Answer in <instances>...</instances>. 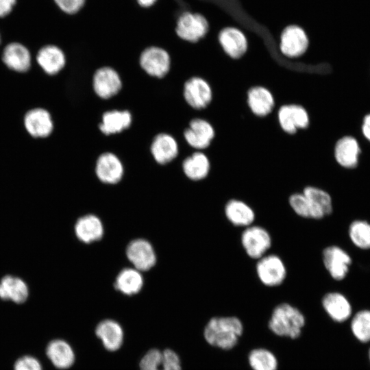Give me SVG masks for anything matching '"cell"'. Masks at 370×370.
<instances>
[{
  "mask_svg": "<svg viewBox=\"0 0 370 370\" xmlns=\"http://www.w3.org/2000/svg\"><path fill=\"white\" fill-rule=\"evenodd\" d=\"M278 119L282 130L288 134H295L299 129H306L310 124L306 110L297 104L284 105L278 112Z\"/></svg>",
  "mask_w": 370,
  "mask_h": 370,
  "instance_id": "obj_13",
  "label": "cell"
},
{
  "mask_svg": "<svg viewBox=\"0 0 370 370\" xmlns=\"http://www.w3.org/2000/svg\"><path fill=\"white\" fill-rule=\"evenodd\" d=\"M288 203L291 208L298 216L310 219L307 199L303 193H295L291 195L288 198Z\"/></svg>",
  "mask_w": 370,
  "mask_h": 370,
  "instance_id": "obj_35",
  "label": "cell"
},
{
  "mask_svg": "<svg viewBox=\"0 0 370 370\" xmlns=\"http://www.w3.org/2000/svg\"><path fill=\"white\" fill-rule=\"evenodd\" d=\"M1 60L8 69L20 74L27 73L32 66L30 51L18 42L8 43L4 47Z\"/></svg>",
  "mask_w": 370,
  "mask_h": 370,
  "instance_id": "obj_15",
  "label": "cell"
},
{
  "mask_svg": "<svg viewBox=\"0 0 370 370\" xmlns=\"http://www.w3.org/2000/svg\"><path fill=\"white\" fill-rule=\"evenodd\" d=\"M305 323V317L298 308L281 302L273 308L268 327L278 336L296 339L301 335Z\"/></svg>",
  "mask_w": 370,
  "mask_h": 370,
  "instance_id": "obj_2",
  "label": "cell"
},
{
  "mask_svg": "<svg viewBox=\"0 0 370 370\" xmlns=\"http://www.w3.org/2000/svg\"><path fill=\"white\" fill-rule=\"evenodd\" d=\"M361 138L370 144V112L365 114L360 126Z\"/></svg>",
  "mask_w": 370,
  "mask_h": 370,
  "instance_id": "obj_39",
  "label": "cell"
},
{
  "mask_svg": "<svg viewBox=\"0 0 370 370\" xmlns=\"http://www.w3.org/2000/svg\"><path fill=\"white\" fill-rule=\"evenodd\" d=\"M249 367L252 370H277L278 360L270 350L263 347L251 349L247 356Z\"/></svg>",
  "mask_w": 370,
  "mask_h": 370,
  "instance_id": "obj_32",
  "label": "cell"
},
{
  "mask_svg": "<svg viewBox=\"0 0 370 370\" xmlns=\"http://www.w3.org/2000/svg\"><path fill=\"white\" fill-rule=\"evenodd\" d=\"M321 305L326 315L336 323H343L352 316V304L347 297L340 292L332 291L323 295Z\"/></svg>",
  "mask_w": 370,
  "mask_h": 370,
  "instance_id": "obj_12",
  "label": "cell"
},
{
  "mask_svg": "<svg viewBox=\"0 0 370 370\" xmlns=\"http://www.w3.org/2000/svg\"><path fill=\"white\" fill-rule=\"evenodd\" d=\"M225 215L234 226L247 227L253 224L256 215L254 210L242 200L232 199L225 206Z\"/></svg>",
  "mask_w": 370,
  "mask_h": 370,
  "instance_id": "obj_26",
  "label": "cell"
},
{
  "mask_svg": "<svg viewBox=\"0 0 370 370\" xmlns=\"http://www.w3.org/2000/svg\"><path fill=\"white\" fill-rule=\"evenodd\" d=\"M247 103L257 116H265L273 109L275 101L271 92L263 86H254L247 92Z\"/></svg>",
  "mask_w": 370,
  "mask_h": 370,
  "instance_id": "obj_28",
  "label": "cell"
},
{
  "mask_svg": "<svg viewBox=\"0 0 370 370\" xmlns=\"http://www.w3.org/2000/svg\"><path fill=\"white\" fill-rule=\"evenodd\" d=\"M150 149L154 160L160 164L169 163L178 154V146L175 139L170 134L164 133L155 136Z\"/></svg>",
  "mask_w": 370,
  "mask_h": 370,
  "instance_id": "obj_25",
  "label": "cell"
},
{
  "mask_svg": "<svg viewBox=\"0 0 370 370\" xmlns=\"http://www.w3.org/2000/svg\"><path fill=\"white\" fill-rule=\"evenodd\" d=\"M23 122L25 131L34 138H47L54 128L50 112L40 107L27 110L24 114Z\"/></svg>",
  "mask_w": 370,
  "mask_h": 370,
  "instance_id": "obj_9",
  "label": "cell"
},
{
  "mask_svg": "<svg viewBox=\"0 0 370 370\" xmlns=\"http://www.w3.org/2000/svg\"><path fill=\"white\" fill-rule=\"evenodd\" d=\"M322 256L323 264L334 280L345 278L352 260L346 251L339 246L330 245L323 249Z\"/></svg>",
  "mask_w": 370,
  "mask_h": 370,
  "instance_id": "obj_10",
  "label": "cell"
},
{
  "mask_svg": "<svg viewBox=\"0 0 370 370\" xmlns=\"http://www.w3.org/2000/svg\"><path fill=\"white\" fill-rule=\"evenodd\" d=\"M182 169L188 178L199 181L208 176L210 164L208 158L204 153L198 151L183 161Z\"/></svg>",
  "mask_w": 370,
  "mask_h": 370,
  "instance_id": "obj_31",
  "label": "cell"
},
{
  "mask_svg": "<svg viewBox=\"0 0 370 370\" xmlns=\"http://www.w3.org/2000/svg\"><path fill=\"white\" fill-rule=\"evenodd\" d=\"M132 120V114L127 110H110L103 114L99 127L106 135L117 134L127 129Z\"/></svg>",
  "mask_w": 370,
  "mask_h": 370,
  "instance_id": "obj_29",
  "label": "cell"
},
{
  "mask_svg": "<svg viewBox=\"0 0 370 370\" xmlns=\"http://www.w3.org/2000/svg\"><path fill=\"white\" fill-rule=\"evenodd\" d=\"M143 286V278L140 271L135 268H126L118 274L114 288L121 293L132 296L138 293Z\"/></svg>",
  "mask_w": 370,
  "mask_h": 370,
  "instance_id": "obj_30",
  "label": "cell"
},
{
  "mask_svg": "<svg viewBox=\"0 0 370 370\" xmlns=\"http://www.w3.org/2000/svg\"><path fill=\"white\" fill-rule=\"evenodd\" d=\"M74 230L77 238L84 243L99 241L103 235V224L101 220L93 214L84 215L78 219Z\"/></svg>",
  "mask_w": 370,
  "mask_h": 370,
  "instance_id": "obj_27",
  "label": "cell"
},
{
  "mask_svg": "<svg viewBox=\"0 0 370 370\" xmlns=\"http://www.w3.org/2000/svg\"><path fill=\"white\" fill-rule=\"evenodd\" d=\"M36 60L42 71L48 75H55L65 66L66 56L58 46L47 45L37 52Z\"/></svg>",
  "mask_w": 370,
  "mask_h": 370,
  "instance_id": "obj_22",
  "label": "cell"
},
{
  "mask_svg": "<svg viewBox=\"0 0 370 370\" xmlns=\"http://www.w3.org/2000/svg\"><path fill=\"white\" fill-rule=\"evenodd\" d=\"M217 40L223 51L232 59H239L247 51V38L238 27L230 26L223 28L218 34Z\"/></svg>",
  "mask_w": 370,
  "mask_h": 370,
  "instance_id": "obj_11",
  "label": "cell"
},
{
  "mask_svg": "<svg viewBox=\"0 0 370 370\" xmlns=\"http://www.w3.org/2000/svg\"><path fill=\"white\" fill-rule=\"evenodd\" d=\"M256 271L258 279L267 287L280 286L286 277V266L281 258L275 254L264 255L259 258Z\"/></svg>",
  "mask_w": 370,
  "mask_h": 370,
  "instance_id": "obj_5",
  "label": "cell"
},
{
  "mask_svg": "<svg viewBox=\"0 0 370 370\" xmlns=\"http://www.w3.org/2000/svg\"><path fill=\"white\" fill-rule=\"evenodd\" d=\"M139 63L141 68L148 75L162 78L169 71L171 58L164 49L157 46H151L142 51Z\"/></svg>",
  "mask_w": 370,
  "mask_h": 370,
  "instance_id": "obj_8",
  "label": "cell"
},
{
  "mask_svg": "<svg viewBox=\"0 0 370 370\" xmlns=\"http://www.w3.org/2000/svg\"><path fill=\"white\" fill-rule=\"evenodd\" d=\"M308 36L305 30L299 25H288L280 35V50L288 58H299L308 50Z\"/></svg>",
  "mask_w": 370,
  "mask_h": 370,
  "instance_id": "obj_6",
  "label": "cell"
},
{
  "mask_svg": "<svg viewBox=\"0 0 370 370\" xmlns=\"http://www.w3.org/2000/svg\"><path fill=\"white\" fill-rule=\"evenodd\" d=\"M183 93L186 103L196 110L206 108L212 99L209 84L199 77H193L185 82Z\"/></svg>",
  "mask_w": 370,
  "mask_h": 370,
  "instance_id": "obj_16",
  "label": "cell"
},
{
  "mask_svg": "<svg viewBox=\"0 0 370 370\" xmlns=\"http://www.w3.org/2000/svg\"><path fill=\"white\" fill-rule=\"evenodd\" d=\"M137 3L143 8H149L152 7L158 0H136Z\"/></svg>",
  "mask_w": 370,
  "mask_h": 370,
  "instance_id": "obj_41",
  "label": "cell"
},
{
  "mask_svg": "<svg viewBox=\"0 0 370 370\" xmlns=\"http://www.w3.org/2000/svg\"><path fill=\"white\" fill-rule=\"evenodd\" d=\"M58 7L64 13L75 14L85 5L86 0H53Z\"/></svg>",
  "mask_w": 370,
  "mask_h": 370,
  "instance_id": "obj_36",
  "label": "cell"
},
{
  "mask_svg": "<svg viewBox=\"0 0 370 370\" xmlns=\"http://www.w3.org/2000/svg\"><path fill=\"white\" fill-rule=\"evenodd\" d=\"M350 329L354 337L361 343L370 341V310H361L352 319Z\"/></svg>",
  "mask_w": 370,
  "mask_h": 370,
  "instance_id": "obj_34",
  "label": "cell"
},
{
  "mask_svg": "<svg viewBox=\"0 0 370 370\" xmlns=\"http://www.w3.org/2000/svg\"><path fill=\"white\" fill-rule=\"evenodd\" d=\"M241 244L247 255L258 260L270 249L272 241L269 232L259 225H250L241 234Z\"/></svg>",
  "mask_w": 370,
  "mask_h": 370,
  "instance_id": "obj_7",
  "label": "cell"
},
{
  "mask_svg": "<svg viewBox=\"0 0 370 370\" xmlns=\"http://www.w3.org/2000/svg\"><path fill=\"white\" fill-rule=\"evenodd\" d=\"M14 370H42L40 362L33 356H25L14 363Z\"/></svg>",
  "mask_w": 370,
  "mask_h": 370,
  "instance_id": "obj_38",
  "label": "cell"
},
{
  "mask_svg": "<svg viewBox=\"0 0 370 370\" xmlns=\"http://www.w3.org/2000/svg\"><path fill=\"white\" fill-rule=\"evenodd\" d=\"M214 136L215 132L212 125L202 119H194L190 121L189 127L184 132L187 143L197 149L208 147Z\"/></svg>",
  "mask_w": 370,
  "mask_h": 370,
  "instance_id": "obj_19",
  "label": "cell"
},
{
  "mask_svg": "<svg viewBox=\"0 0 370 370\" xmlns=\"http://www.w3.org/2000/svg\"><path fill=\"white\" fill-rule=\"evenodd\" d=\"M16 3V0H0V17L8 15Z\"/></svg>",
  "mask_w": 370,
  "mask_h": 370,
  "instance_id": "obj_40",
  "label": "cell"
},
{
  "mask_svg": "<svg viewBox=\"0 0 370 370\" xmlns=\"http://www.w3.org/2000/svg\"><path fill=\"white\" fill-rule=\"evenodd\" d=\"M0 43H1V36H0Z\"/></svg>",
  "mask_w": 370,
  "mask_h": 370,
  "instance_id": "obj_43",
  "label": "cell"
},
{
  "mask_svg": "<svg viewBox=\"0 0 370 370\" xmlns=\"http://www.w3.org/2000/svg\"><path fill=\"white\" fill-rule=\"evenodd\" d=\"M95 334L101 341L103 348L110 352L118 351L124 341V330L122 325L112 319L100 321L95 328Z\"/></svg>",
  "mask_w": 370,
  "mask_h": 370,
  "instance_id": "obj_14",
  "label": "cell"
},
{
  "mask_svg": "<svg viewBox=\"0 0 370 370\" xmlns=\"http://www.w3.org/2000/svg\"><path fill=\"white\" fill-rule=\"evenodd\" d=\"M243 332V323L237 317L215 316L205 325L204 337L212 347L230 350L237 345Z\"/></svg>",
  "mask_w": 370,
  "mask_h": 370,
  "instance_id": "obj_1",
  "label": "cell"
},
{
  "mask_svg": "<svg viewBox=\"0 0 370 370\" xmlns=\"http://www.w3.org/2000/svg\"><path fill=\"white\" fill-rule=\"evenodd\" d=\"M302 193L308 201L310 219H321L332 212V197L323 189L308 186L304 188Z\"/></svg>",
  "mask_w": 370,
  "mask_h": 370,
  "instance_id": "obj_20",
  "label": "cell"
},
{
  "mask_svg": "<svg viewBox=\"0 0 370 370\" xmlns=\"http://www.w3.org/2000/svg\"><path fill=\"white\" fill-rule=\"evenodd\" d=\"M208 21L202 14L190 10L181 13L176 21L175 33L182 40L196 43L209 33Z\"/></svg>",
  "mask_w": 370,
  "mask_h": 370,
  "instance_id": "obj_3",
  "label": "cell"
},
{
  "mask_svg": "<svg viewBox=\"0 0 370 370\" xmlns=\"http://www.w3.org/2000/svg\"><path fill=\"white\" fill-rule=\"evenodd\" d=\"M165 370H182V362L179 355L171 349L162 350Z\"/></svg>",
  "mask_w": 370,
  "mask_h": 370,
  "instance_id": "obj_37",
  "label": "cell"
},
{
  "mask_svg": "<svg viewBox=\"0 0 370 370\" xmlns=\"http://www.w3.org/2000/svg\"><path fill=\"white\" fill-rule=\"evenodd\" d=\"M92 85L97 95L107 99L121 90L122 82L119 73L114 69L104 66L95 71Z\"/></svg>",
  "mask_w": 370,
  "mask_h": 370,
  "instance_id": "obj_18",
  "label": "cell"
},
{
  "mask_svg": "<svg viewBox=\"0 0 370 370\" xmlns=\"http://www.w3.org/2000/svg\"><path fill=\"white\" fill-rule=\"evenodd\" d=\"M369 361H370V348L369 349Z\"/></svg>",
  "mask_w": 370,
  "mask_h": 370,
  "instance_id": "obj_42",
  "label": "cell"
},
{
  "mask_svg": "<svg viewBox=\"0 0 370 370\" xmlns=\"http://www.w3.org/2000/svg\"><path fill=\"white\" fill-rule=\"evenodd\" d=\"M348 234L352 243L361 249H370V223L357 219L352 221L348 230Z\"/></svg>",
  "mask_w": 370,
  "mask_h": 370,
  "instance_id": "obj_33",
  "label": "cell"
},
{
  "mask_svg": "<svg viewBox=\"0 0 370 370\" xmlns=\"http://www.w3.org/2000/svg\"><path fill=\"white\" fill-rule=\"evenodd\" d=\"M27 283L21 278L6 275L0 280V299L18 304L25 302L29 297Z\"/></svg>",
  "mask_w": 370,
  "mask_h": 370,
  "instance_id": "obj_24",
  "label": "cell"
},
{
  "mask_svg": "<svg viewBox=\"0 0 370 370\" xmlns=\"http://www.w3.org/2000/svg\"><path fill=\"white\" fill-rule=\"evenodd\" d=\"M46 354L55 367L66 370L75 362L76 355L71 345L62 339H54L46 348Z\"/></svg>",
  "mask_w": 370,
  "mask_h": 370,
  "instance_id": "obj_23",
  "label": "cell"
},
{
  "mask_svg": "<svg viewBox=\"0 0 370 370\" xmlns=\"http://www.w3.org/2000/svg\"><path fill=\"white\" fill-rule=\"evenodd\" d=\"M95 173L102 182L114 184L121 180L123 175V166L116 155L106 152L97 158Z\"/></svg>",
  "mask_w": 370,
  "mask_h": 370,
  "instance_id": "obj_21",
  "label": "cell"
},
{
  "mask_svg": "<svg viewBox=\"0 0 370 370\" xmlns=\"http://www.w3.org/2000/svg\"><path fill=\"white\" fill-rule=\"evenodd\" d=\"M362 149L359 139L352 134L339 137L333 146V156L336 164L347 170L356 169L360 164Z\"/></svg>",
  "mask_w": 370,
  "mask_h": 370,
  "instance_id": "obj_4",
  "label": "cell"
},
{
  "mask_svg": "<svg viewBox=\"0 0 370 370\" xmlns=\"http://www.w3.org/2000/svg\"><path fill=\"white\" fill-rule=\"evenodd\" d=\"M126 254L134 268L139 271L149 270L156 262L153 247L149 242L143 238L131 241L127 247Z\"/></svg>",
  "mask_w": 370,
  "mask_h": 370,
  "instance_id": "obj_17",
  "label": "cell"
}]
</instances>
